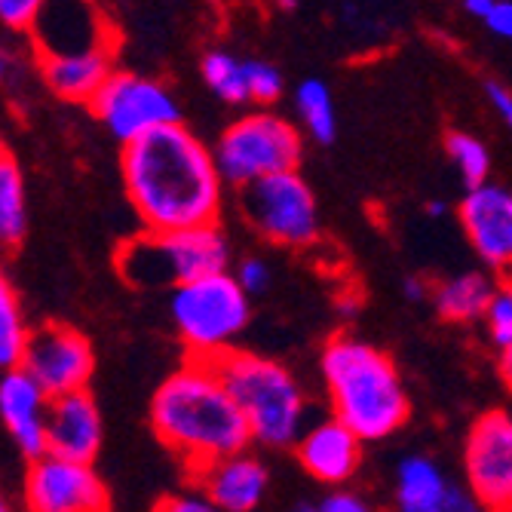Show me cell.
Here are the masks:
<instances>
[{
  "label": "cell",
  "instance_id": "obj_42",
  "mask_svg": "<svg viewBox=\"0 0 512 512\" xmlns=\"http://www.w3.org/2000/svg\"><path fill=\"white\" fill-rule=\"evenodd\" d=\"M10 509V500L4 497V491H0V512H7Z\"/></svg>",
  "mask_w": 512,
  "mask_h": 512
},
{
  "label": "cell",
  "instance_id": "obj_9",
  "mask_svg": "<svg viewBox=\"0 0 512 512\" xmlns=\"http://www.w3.org/2000/svg\"><path fill=\"white\" fill-rule=\"evenodd\" d=\"M86 105L120 145L160 126L181 123V108L166 83L117 68L105 77V83Z\"/></svg>",
  "mask_w": 512,
  "mask_h": 512
},
{
  "label": "cell",
  "instance_id": "obj_17",
  "mask_svg": "<svg viewBox=\"0 0 512 512\" xmlns=\"http://www.w3.org/2000/svg\"><path fill=\"white\" fill-rule=\"evenodd\" d=\"M362 439L344 427L338 417L319 421L295 439V454L301 467L322 485H344L356 476L362 460Z\"/></svg>",
  "mask_w": 512,
  "mask_h": 512
},
{
  "label": "cell",
  "instance_id": "obj_21",
  "mask_svg": "<svg viewBox=\"0 0 512 512\" xmlns=\"http://www.w3.org/2000/svg\"><path fill=\"white\" fill-rule=\"evenodd\" d=\"M494 289H497L494 279L485 273H460L433 292V304L445 322H457V325L476 322L482 319V310L494 295Z\"/></svg>",
  "mask_w": 512,
  "mask_h": 512
},
{
  "label": "cell",
  "instance_id": "obj_33",
  "mask_svg": "<svg viewBox=\"0 0 512 512\" xmlns=\"http://www.w3.org/2000/svg\"><path fill=\"white\" fill-rule=\"evenodd\" d=\"M473 509H479V503H476V497L470 491L448 485L445 500H442V512H473Z\"/></svg>",
  "mask_w": 512,
  "mask_h": 512
},
{
  "label": "cell",
  "instance_id": "obj_27",
  "mask_svg": "<svg viewBox=\"0 0 512 512\" xmlns=\"http://www.w3.org/2000/svg\"><path fill=\"white\" fill-rule=\"evenodd\" d=\"M482 322H485L488 341L497 353L512 350V292L506 286L494 289V295L488 298L482 310Z\"/></svg>",
  "mask_w": 512,
  "mask_h": 512
},
{
  "label": "cell",
  "instance_id": "obj_15",
  "mask_svg": "<svg viewBox=\"0 0 512 512\" xmlns=\"http://www.w3.org/2000/svg\"><path fill=\"white\" fill-rule=\"evenodd\" d=\"M46 451L92 463L105 439V421L89 390L53 396L46 405Z\"/></svg>",
  "mask_w": 512,
  "mask_h": 512
},
{
  "label": "cell",
  "instance_id": "obj_18",
  "mask_svg": "<svg viewBox=\"0 0 512 512\" xmlns=\"http://www.w3.org/2000/svg\"><path fill=\"white\" fill-rule=\"evenodd\" d=\"M46 405H50V396L40 390V384L22 365L4 368V375H0V421L28 460L46 451Z\"/></svg>",
  "mask_w": 512,
  "mask_h": 512
},
{
  "label": "cell",
  "instance_id": "obj_20",
  "mask_svg": "<svg viewBox=\"0 0 512 512\" xmlns=\"http://www.w3.org/2000/svg\"><path fill=\"white\" fill-rule=\"evenodd\" d=\"M448 482L427 457H405L396 470V503L405 512H442Z\"/></svg>",
  "mask_w": 512,
  "mask_h": 512
},
{
  "label": "cell",
  "instance_id": "obj_38",
  "mask_svg": "<svg viewBox=\"0 0 512 512\" xmlns=\"http://www.w3.org/2000/svg\"><path fill=\"white\" fill-rule=\"evenodd\" d=\"M445 209H448V206H445L442 200H433V203L427 206V212H430L433 218H442V215H445Z\"/></svg>",
  "mask_w": 512,
  "mask_h": 512
},
{
  "label": "cell",
  "instance_id": "obj_41",
  "mask_svg": "<svg viewBox=\"0 0 512 512\" xmlns=\"http://www.w3.org/2000/svg\"><path fill=\"white\" fill-rule=\"evenodd\" d=\"M276 4L283 7V10H295V7H298V0H276Z\"/></svg>",
  "mask_w": 512,
  "mask_h": 512
},
{
  "label": "cell",
  "instance_id": "obj_31",
  "mask_svg": "<svg viewBox=\"0 0 512 512\" xmlns=\"http://www.w3.org/2000/svg\"><path fill=\"white\" fill-rule=\"evenodd\" d=\"M319 512H365V500L356 491H332L325 494L316 506Z\"/></svg>",
  "mask_w": 512,
  "mask_h": 512
},
{
  "label": "cell",
  "instance_id": "obj_30",
  "mask_svg": "<svg viewBox=\"0 0 512 512\" xmlns=\"http://www.w3.org/2000/svg\"><path fill=\"white\" fill-rule=\"evenodd\" d=\"M237 283L243 286V292L252 298V295H261V292H267V286H270V267H267V261H261V258H246L240 267H237Z\"/></svg>",
  "mask_w": 512,
  "mask_h": 512
},
{
  "label": "cell",
  "instance_id": "obj_26",
  "mask_svg": "<svg viewBox=\"0 0 512 512\" xmlns=\"http://www.w3.org/2000/svg\"><path fill=\"white\" fill-rule=\"evenodd\" d=\"M445 151L457 163L467 188H476V184L488 181V175H491V151L485 148L482 138H476L470 132H448Z\"/></svg>",
  "mask_w": 512,
  "mask_h": 512
},
{
  "label": "cell",
  "instance_id": "obj_43",
  "mask_svg": "<svg viewBox=\"0 0 512 512\" xmlns=\"http://www.w3.org/2000/svg\"><path fill=\"white\" fill-rule=\"evenodd\" d=\"M0 154H7V148H4V142H0Z\"/></svg>",
  "mask_w": 512,
  "mask_h": 512
},
{
  "label": "cell",
  "instance_id": "obj_32",
  "mask_svg": "<svg viewBox=\"0 0 512 512\" xmlns=\"http://www.w3.org/2000/svg\"><path fill=\"white\" fill-rule=\"evenodd\" d=\"M482 22L488 25L491 34H497V37H512V4H509V0H494L491 10L482 16Z\"/></svg>",
  "mask_w": 512,
  "mask_h": 512
},
{
  "label": "cell",
  "instance_id": "obj_19",
  "mask_svg": "<svg viewBox=\"0 0 512 512\" xmlns=\"http://www.w3.org/2000/svg\"><path fill=\"white\" fill-rule=\"evenodd\" d=\"M114 50L117 46H99L86 53H68V56H40V74L56 96L65 102H89L96 89L105 83V77L114 71Z\"/></svg>",
  "mask_w": 512,
  "mask_h": 512
},
{
  "label": "cell",
  "instance_id": "obj_5",
  "mask_svg": "<svg viewBox=\"0 0 512 512\" xmlns=\"http://www.w3.org/2000/svg\"><path fill=\"white\" fill-rule=\"evenodd\" d=\"M117 270L135 289H172L230 270V243L218 221L178 230H142L120 246Z\"/></svg>",
  "mask_w": 512,
  "mask_h": 512
},
{
  "label": "cell",
  "instance_id": "obj_16",
  "mask_svg": "<svg viewBox=\"0 0 512 512\" xmlns=\"http://www.w3.org/2000/svg\"><path fill=\"white\" fill-rule=\"evenodd\" d=\"M197 491L212 503V509H227V512H252L261 506L267 494V467L252 457L246 448L224 454L197 473H191Z\"/></svg>",
  "mask_w": 512,
  "mask_h": 512
},
{
  "label": "cell",
  "instance_id": "obj_6",
  "mask_svg": "<svg viewBox=\"0 0 512 512\" xmlns=\"http://www.w3.org/2000/svg\"><path fill=\"white\" fill-rule=\"evenodd\" d=\"M169 313L175 332L181 335L188 356L215 359L218 353L234 347L252 319V304L237 276L218 270L191 283L172 286Z\"/></svg>",
  "mask_w": 512,
  "mask_h": 512
},
{
  "label": "cell",
  "instance_id": "obj_2",
  "mask_svg": "<svg viewBox=\"0 0 512 512\" xmlns=\"http://www.w3.org/2000/svg\"><path fill=\"white\" fill-rule=\"evenodd\" d=\"M151 427L157 439L181 457L188 473L252 445L246 417L230 399L212 359L197 356H188L154 393Z\"/></svg>",
  "mask_w": 512,
  "mask_h": 512
},
{
  "label": "cell",
  "instance_id": "obj_10",
  "mask_svg": "<svg viewBox=\"0 0 512 512\" xmlns=\"http://www.w3.org/2000/svg\"><path fill=\"white\" fill-rule=\"evenodd\" d=\"M19 365L53 399L89 387L92 371H96V353L83 332L65 322H43L28 332Z\"/></svg>",
  "mask_w": 512,
  "mask_h": 512
},
{
  "label": "cell",
  "instance_id": "obj_8",
  "mask_svg": "<svg viewBox=\"0 0 512 512\" xmlns=\"http://www.w3.org/2000/svg\"><path fill=\"white\" fill-rule=\"evenodd\" d=\"M243 215L267 243L307 249L319 240V209L298 169L273 172L243 184Z\"/></svg>",
  "mask_w": 512,
  "mask_h": 512
},
{
  "label": "cell",
  "instance_id": "obj_4",
  "mask_svg": "<svg viewBox=\"0 0 512 512\" xmlns=\"http://www.w3.org/2000/svg\"><path fill=\"white\" fill-rule=\"evenodd\" d=\"M212 365L246 417L252 442L292 448L307 417V399L292 371L283 362L237 347L218 353Z\"/></svg>",
  "mask_w": 512,
  "mask_h": 512
},
{
  "label": "cell",
  "instance_id": "obj_29",
  "mask_svg": "<svg viewBox=\"0 0 512 512\" xmlns=\"http://www.w3.org/2000/svg\"><path fill=\"white\" fill-rule=\"evenodd\" d=\"M40 7L43 0H0V25L16 34H28Z\"/></svg>",
  "mask_w": 512,
  "mask_h": 512
},
{
  "label": "cell",
  "instance_id": "obj_1",
  "mask_svg": "<svg viewBox=\"0 0 512 512\" xmlns=\"http://www.w3.org/2000/svg\"><path fill=\"white\" fill-rule=\"evenodd\" d=\"M120 175L145 230H178L221 218L224 181L212 151L181 123L123 145Z\"/></svg>",
  "mask_w": 512,
  "mask_h": 512
},
{
  "label": "cell",
  "instance_id": "obj_25",
  "mask_svg": "<svg viewBox=\"0 0 512 512\" xmlns=\"http://www.w3.org/2000/svg\"><path fill=\"white\" fill-rule=\"evenodd\" d=\"M203 80L209 83V89L227 105H246V74H243V62L237 56H230L224 50H212L203 59Z\"/></svg>",
  "mask_w": 512,
  "mask_h": 512
},
{
  "label": "cell",
  "instance_id": "obj_11",
  "mask_svg": "<svg viewBox=\"0 0 512 512\" xmlns=\"http://www.w3.org/2000/svg\"><path fill=\"white\" fill-rule=\"evenodd\" d=\"M25 506L34 512H102L111 497L92 463L43 451L31 457L25 473Z\"/></svg>",
  "mask_w": 512,
  "mask_h": 512
},
{
  "label": "cell",
  "instance_id": "obj_14",
  "mask_svg": "<svg viewBox=\"0 0 512 512\" xmlns=\"http://www.w3.org/2000/svg\"><path fill=\"white\" fill-rule=\"evenodd\" d=\"M460 224L476 255L488 267L506 273L512 264V194L503 184L488 178L476 188H467V197L460 203Z\"/></svg>",
  "mask_w": 512,
  "mask_h": 512
},
{
  "label": "cell",
  "instance_id": "obj_28",
  "mask_svg": "<svg viewBox=\"0 0 512 512\" xmlns=\"http://www.w3.org/2000/svg\"><path fill=\"white\" fill-rule=\"evenodd\" d=\"M243 74H246V96L249 102L270 108L273 102H279L283 96V74H279L273 65L267 62H243Z\"/></svg>",
  "mask_w": 512,
  "mask_h": 512
},
{
  "label": "cell",
  "instance_id": "obj_39",
  "mask_svg": "<svg viewBox=\"0 0 512 512\" xmlns=\"http://www.w3.org/2000/svg\"><path fill=\"white\" fill-rule=\"evenodd\" d=\"M341 313H344V316L356 313V298H350V295H347V298L341 301Z\"/></svg>",
  "mask_w": 512,
  "mask_h": 512
},
{
  "label": "cell",
  "instance_id": "obj_12",
  "mask_svg": "<svg viewBox=\"0 0 512 512\" xmlns=\"http://www.w3.org/2000/svg\"><path fill=\"white\" fill-rule=\"evenodd\" d=\"M470 494L485 509L512 506V417L503 408L485 411L463 448Z\"/></svg>",
  "mask_w": 512,
  "mask_h": 512
},
{
  "label": "cell",
  "instance_id": "obj_23",
  "mask_svg": "<svg viewBox=\"0 0 512 512\" xmlns=\"http://www.w3.org/2000/svg\"><path fill=\"white\" fill-rule=\"evenodd\" d=\"M28 332H31V325L25 319L19 292L13 286V279L7 276V270L0 267V371L19 365Z\"/></svg>",
  "mask_w": 512,
  "mask_h": 512
},
{
  "label": "cell",
  "instance_id": "obj_7",
  "mask_svg": "<svg viewBox=\"0 0 512 512\" xmlns=\"http://www.w3.org/2000/svg\"><path fill=\"white\" fill-rule=\"evenodd\" d=\"M221 181L243 188V184L298 169L301 163V132L270 111H252L230 123L212 151Z\"/></svg>",
  "mask_w": 512,
  "mask_h": 512
},
{
  "label": "cell",
  "instance_id": "obj_40",
  "mask_svg": "<svg viewBox=\"0 0 512 512\" xmlns=\"http://www.w3.org/2000/svg\"><path fill=\"white\" fill-rule=\"evenodd\" d=\"M7 71H10V59H7V53H4V50H0V80L7 77Z\"/></svg>",
  "mask_w": 512,
  "mask_h": 512
},
{
  "label": "cell",
  "instance_id": "obj_35",
  "mask_svg": "<svg viewBox=\"0 0 512 512\" xmlns=\"http://www.w3.org/2000/svg\"><path fill=\"white\" fill-rule=\"evenodd\" d=\"M200 494V491H197ZM160 509H169V512H209L212 503L200 494V497H184V494H175L169 500L160 503Z\"/></svg>",
  "mask_w": 512,
  "mask_h": 512
},
{
  "label": "cell",
  "instance_id": "obj_24",
  "mask_svg": "<svg viewBox=\"0 0 512 512\" xmlns=\"http://www.w3.org/2000/svg\"><path fill=\"white\" fill-rule=\"evenodd\" d=\"M295 108H298V117L304 120L307 132L316 138L319 145L335 142V132H338L335 102H332V89L322 80L310 77L295 89Z\"/></svg>",
  "mask_w": 512,
  "mask_h": 512
},
{
  "label": "cell",
  "instance_id": "obj_36",
  "mask_svg": "<svg viewBox=\"0 0 512 512\" xmlns=\"http://www.w3.org/2000/svg\"><path fill=\"white\" fill-rule=\"evenodd\" d=\"M405 298L408 301H424V298H430V289H427L424 279H408V283H405Z\"/></svg>",
  "mask_w": 512,
  "mask_h": 512
},
{
  "label": "cell",
  "instance_id": "obj_22",
  "mask_svg": "<svg viewBox=\"0 0 512 512\" xmlns=\"http://www.w3.org/2000/svg\"><path fill=\"white\" fill-rule=\"evenodd\" d=\"M28 234L25 178L13 154H0V252L16 249Z\"/></svg>",
  "mask_w": 512,
  "mask_h": 512
},
{
  "label": "cell",
  "instance_id": "obj_3",
  "mask_svg": "<svg viewBox=\"0 0 512 512\" xmlns=\"http://www.w3.org/2000/svg\"><path fill=\"white\" fill-rule=\"evenodd\" d=\"M322 381L329 390L332 417L362 442H381L408 421V393L396 362L375 344L338 335L325 344Z\"/></svg>",
  "mask_w": 512,
  "mask_h": 512
},
{
  "label": "cell",
  "instance_id": "obj_34",
  "mask_svg": "<svg viewBox=\"0 0 512 512\" xmlns=\"http://www.w3.org/2000/svg\"><path fill=\"white\" fill-rule=\"evenodd\" d=\"M485 96H488L491 108L509 123V120H512V92H509L503 83H494V80H491V83L485 86Z\"/></svg>",
  "mask_w": 512,
  "mask_h": 512
},
{
  "label": "cell",
  "instance_id": "obj_13",
  "mask_svg": "<svg viewBox=\"0 0 512 512\" xmlns=\"http://www.w3.org/2000/svg\"><path fill=\"white\" fill-rule=\"evenodd\" d=\"M28 34L37 59L117 46V34L96 0H43Z\"/></svg>",
  "mask_w": 512,
  "mask_h": 512
},
{
  "label": "cell",
  "instance_id": "obj_37",
  "mask_svg": "<svg viewBox=\"0 0 512 512\" xmlns=\"http://www.w3.org/2000/svg\"><path fill=\"white\" fill-rule=\"evenodd\" d=\"M460 4L467 7V13H470V16H479V19H482V16L491 10L494 0H460Z\"/></svg>",
  "mask_w": 512,
  "mask_h": 512
}]
</instances>
